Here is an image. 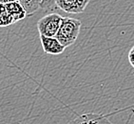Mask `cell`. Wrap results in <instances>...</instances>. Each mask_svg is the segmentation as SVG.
Instances as JSON below:
<instances>
[{
    "label": "cell",
    "mask_w": 134,
    "mask_h": 124,
    "mask_svg": "<svg viewBox=\"0 0 134 124\" xmlns=\"http://www.w3.org/2000/svg\"><path fill=\"white\" fill-rule=\"evenodd\" d=\"M90 0H55L56 7L68 13H81L85 12Z\"/></svg>",
    "instance_id": "cell-3"
},
{
    "label": "cell",
    "mask_w": 134,
    "mask_h": 124,
    "mask_svg": "<svg viewBox=\"0 0 134 124\" xmlns=\"http://www.w3.org/2000/svg\"><path fill=\"white\" fill-rule=\"evenodd\" d=\"M63 16L58 13H49L40 18L37 22V30L40 35L55 37L59 31Z\"/></svg>",
    "instance_id": "cell-2"
},
{
    "label": "cell",
    "mask_w": 134,
    "mask_h": 124,
    "mask_svg": "<svg viewBox=\"0 0 134 124\" xmlns=\"http://www.w3.org/2000/svg\"><path fill=\"white\" fill-rule=\"evenodd\" d=\"M13 24V20L9 14L6 5L3 3H0V27H8Z\"/></svg>",
    "instance_id": "cell-8"
},
{
    "label": "cell",
    "mask_w": 134,
    "mask_h": 124,
    "mask_svg": "<svg viewBox=\"0 0 134 124\" xmlns=\"http://www.w3.org/2000/svg\"><path fill=\"white\" fill-rule=\"evenodd\" d=\"M68 124H111V122L103 115L88 113L78 116Z\"/></svg>",
    "instance_id": "cell-5"
},
{
    "label": "cell",
    "mask_w": 134,
    "mask_h": 124,
    "mask_svg": "<svg viewBox=\"0 0 134 124\" xmlns=\"http://www.w3.org/2000/svg\"><path fill=\"white\" fill-rule=\"evenodd\" d=\"M40 42L43 51L49 55H59L66 49L56 37L40 35Z\"/></svg>",
    "instance_id": "cell-4"
},
{
    "label": "cell",
    "mask_w": 134,
    "mask_h": 124,
    "mask_svg": "<svg viewBox=\"0 0 134 124\" xmlns=\"http://www.w3.org/2000/svg\"><path fill=\"white\" fill-rule=\"evenodd\" d=\"M16 1H19V0H0V3H3V4H8V3L16 2Z\"/></svg>",
    "instance_id": "cell-11"
},
{
    "label": "cell",
    "mask_w": 134,
    "mask_h": 124,
    "mask_svg": "<svg viewBox=\"0 0 134 124\" xmlns=\"http://www.w3.org/2000/svg\"><path fill=\"white\" fill-rule=\"evenodd\" d=\"M19 1L26 10L28 16L34 14L41 9L42 0H19Z\"/></svg>",
    "instance_id": "cell-7"
},
{
    "label": "cell",
    "mask_w": 134,
    "mask_h": 124,
    "mask_svg": "<svg viewBox=\"0 0 134 124\" xmlns=\"http://www.w3.org/2000/svg\"><path fill=\"white\" fill-rule=\"evenodd\" d=\"M5 5L7 10H8L9 14L10 16V17L13 18V23H16V22L22 20V19H24L25 17L28 16V13H27L23 5L20 3V1L8 3V4H5Z\"/></svg>",
    "instance_id": "cell-6"
},
{
    "label": "cell",
    "mask_w": 134,
    "mask_h": 124,
    "mask_svg": "<svg viewBox=\"0 0 134 124\" xmlns=\"http://www.w3.org/2000/svg\"><path fill=\"white\" fill-rule=\"evenodd\" d=\"M127 57H129V63H130V65L134 68V46L129 50Z\"/></svg>",
    "instance_id": "cell-10"
},
{
    "label": "cell",
    "mask_w": 134,
    "mask_h": 124,
    "mask_svg": "<svg viewBox=\"0 0 134 124\" xmlns=\"http://www.w3.org/2000/svg\"><path fill=\"white\" fill-rule=\"evenodd\" d=\"M56 8L55 0H42L41 3V10L45 11H52Z\"/></svg>",
    "instance_id": "cell-9"
},
{
    "label": "cell",
    "mask_w": 134,
    "mask_h": 124,
    "mask_svg": "<svg viewBox=\"0 0 134 124\" xmlns=\"http://www.w3.org/2000/svg\"><path fill=\"white\" fill-rule=\"evenodd\" d=\"M81 26L82 23L78 19L71 17H63L61 26L55 37L61 42V44L65 48H68L75 43L80 33Z\"/></svg>",
    "instance_id": "cell-1"
}]
</instances>
